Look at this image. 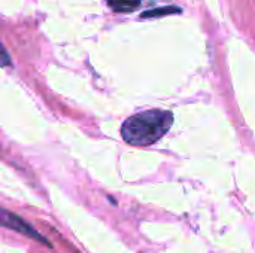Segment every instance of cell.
<instances>
[{
	"label": "cell",
	"instance_id": "obj_1",
	"mask_svg": "<svg viewBox=\"0 0 255 253\" xmlns=\"http://www.w3.org/2000/svg\"><path fill=\"white\" fill-rule=\"evenodd\" d=\"M172 124V112L149 109L127 118L121 127V136L131 146H151L170 130Z\"/></svg>",
	"mask_w": 255,
	"mask_h": 253
},
{
	"label": "cell",
	"instance_id": "obj_2",
	"mask_svg": "<svg viewBox=\"0 0 255 253\" xmlns=\"http://www.w3.org/2000/svg\"><path fill=\"white\" fill-rule=\"evenodd\" d=\"M0 225L4 227V228H9L12 231H16L19 234H24V236H27V237H30L33 240H37V242L46 245L48 248H52L51 243L45 237H42L30 224H27L24 219H21L19 216H16V215L7 212L4 209H0Z\"/></svg>",
	"mask_w": 255,
	"mask_h": 253
},
{
	"label": "cell",
	"instance_id": "obj_3",
	"mask_svg": "<svg viewBox=\"0 0 255 253\" xmlns=\"http://www.w3.org/2000/svg\"><path fill=\"white\" fill-rule=\"evenodd\" d=\"M108 6L118 13L134 12L140 6V0H106Z\"/></svg>",
	"mask_w": 255,
	"mask_h": 253
},
{
	"label": "cell",
	"instance_id": "obj_4",
	"mask_svg": "<svg viewBox=\"0 0 255 253\" xmlns=\"http://www.w3.org/2000/svg\"><path fill=\"white\" fill-rule=\"evenodd\" d=\"M172 10H178L175 7H164V9H154V10H146L142 13V18H148V16H160V15H166V12H172Z\"/></svg>",
	"mask_w": 255,
	"mask_h": 253
},
{
	"label": "cell",
	"instance_id": "obj_5",
	"mask_svg": "<svg viewBox=\"0 0 255 253\" xmlns=\"http://www.w3.org/2000/svg\"><path fill=\"white\" fill-rule=\"evenodd\" d=\"M0 64H1V66H9V64H10L9 54L6 52V49L3 48L1 43H0Z\"/></svg>",
	"mask_w": 255,
	"mask_h": 253
}]
</instances>
